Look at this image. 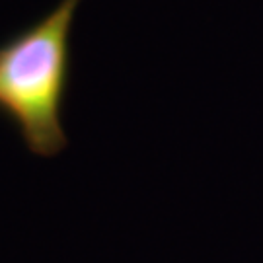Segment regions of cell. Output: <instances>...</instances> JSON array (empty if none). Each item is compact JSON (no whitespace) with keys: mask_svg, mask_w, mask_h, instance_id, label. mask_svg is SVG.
I'll return each instance as SVG.
<instances>
[{"mask_svg":"<svg viewBox=\"0 0 263 263\" xmlns=\"http://www.w3.org/2000/svg\"><path fill=\"white\" fill-rule=\"evenodd\" d=\"M80 2L59 0L45 16L0 43V115L41 158H55L68 146L63 115Z\"/></svg>","mask_w":263,"mask_h":263,"instance_id":"1","label":"cell"}]
</instances>
